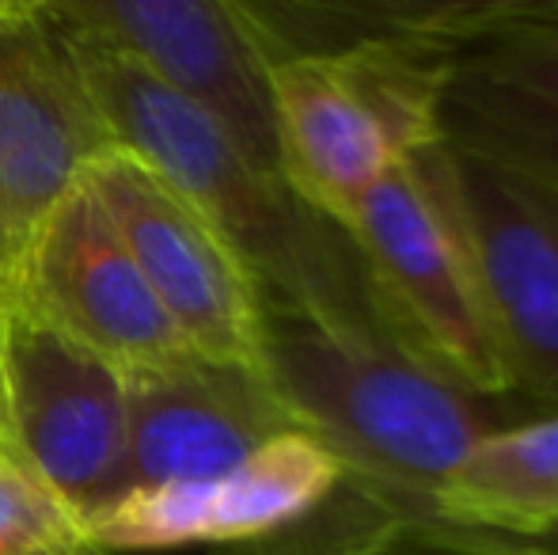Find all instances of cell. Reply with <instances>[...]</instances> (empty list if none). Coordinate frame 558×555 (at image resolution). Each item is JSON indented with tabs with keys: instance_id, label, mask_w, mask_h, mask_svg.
<instances>
[{
	"instance_id": "1",
	"label": "cell",
	"mask_w": 558,
	"mask_h": 555,
	"mask_svg": "<svg viewBox=\"0 0 558 555\" xmlns=\"http://www.w3.org/2000/svg\"><path fill=\"white\" fill-rule=\"evenodd\" d=\"M266 381L296 430L342 468L335 495L274 541L221 555H471L483 533L437 510L448 475L494 430L544 411L478 396L399 347L266 316Z\"/></svg>"
},
{
	"instance_id": "2",
	"label": "cell",
	"mask_w": 558,
	"mask_h": 555,
	"mask_svg": "<svg viewBox=\"0 0 558 555\" xmlns=\"http://www.w3.org/2000/svg\"><path fill=\"white\" fill-rule=\"evenodd\" d=\"M65 38L111 137L221 232L266 316L301 319L335 339L399 347L350 232L304 206L286 183L251 168L206 114L156 81L133 53L73 31Z\"/></svg>"
},
{
	"instance_id": "3",
	"label": "cell",
	"mask_w": 558,
	"mask_h": 555,
	"mask_svg": "<svg viewBox=\"0 0 558 555\" xmlns=\"http://www.w3.org/2000/svg\"><path fill=\"white\" fill-rule=\"evenodd\" d=\"M468 4L445 0L422 27L270 69L281 179L304 206L350 229L396 164L441 141L437 96Z\"/></svg>"
},
{
	"instance_id": "4",
	"label": "cell",
	"mask_w": 558,
	"mask_h": 555,
	"mask_svg": "<svg viewBox=\"0 0 558 555\" xmlns=\"http://www.w3.org/2000/svg\"><path fill=\"white\" fill-rule=\"evenodd\" d=\"M468 255L513 396L558 415V186L434 141L411 156Z\"/></svg>"
},
{
	"instance_id": "5",
	"label": "cell",
	"mask_w": 558,
	"mask_h": 555,
	"mask_svg": "<svg viewBox=\"0 0 558 555\" xmlns=\"http://www.w3.org/2000/svg\"><path fill=\"white\" fill-rule=\"evenodd\" d=\"M0 388L12 457L84 529L133 491L122 370L0 286Z\"/></svg>"
},
{
	"instance_id": "6",
	"label": "cell",
	"mask_w": 558,
	"mask_h": 555,
	"mask_svg": "<svg viewBox=\"0 0 558 555\" xmlns=\"http://www.w3.org/2000/svg\"><path fill=\"white\" fill-rule=\"evenodd\" d=\"M345 232L407 354L468 393L513 396L468 255L422 191L411 160L396 164L365 194Z\"/></svg>"
},
{
	"instance_id": "7",
	"label": "cell",
	"mask_w": 558,
	"mask_h": 555,
	"mask_svg": "<svg viewBox=\"0 0 558 555\" xmlns=\"http://www.w3.org/2000/svg\"><path fill=\"white\" fill-rule=\"evenodd\" d=\"M81 179L186 347L206 362L243 365L266 377L263 301L221 232L122 145L96 156Z\"/></svg>"
},
{
	"instance_id": "8",
	"label": "cell",
	"mask_w": 558,
	"mask_h": 555,
	"mask_svg": "<svg viewBox=\"0 0 558 555\" xmlns=\"http://www.w3.org/2000/svg\"><path fill=\"white\" fill-rule=\"evenodd\" d=\"M81 38L125 50L202 111L263 176L281 179L270 53L243 0H46Z\"/></svg>"
},
{
	"instance_id": "9",
	"label": "cell",
	"mask_w": 558,
	"mask_h": 555,
	"mask_svg": "<svg viewBox=\"0 0 558 555\" xmlns=\"http://www.w3.org/2000/svg\"><path fill=\"white\" fill-rule=\"evenodd\" d=\"M0 286L122 373L194 354L81 176L15 248Z\"/></svg>"
},
{
	"instance_id": "10",
	"label": "cell",
	"mask_w": 558,
	"mask_h": 555,
	"mask_svg": "<svg viewBox=\"0 0 558 555\" xmlns=\"http://www.w3.org/2000/svg\"><path fill=\"white\" fill-rule=\"evenodd\" d=\"M437 134L558 186V0H471L448 46Z\"/></svg>"
},
{
	"instance_id": "11",
	"label": "cell",
	"mask_w": 558,
	"mask_h": 555,
	"mask_svg": "<svg viewBox=\"0 0 558 555\" xmlns=\"http://www.w3.org/2000/svg\"><path fill=\"white\" fill-rule=\"evenodd\" d=\"M118 141L46 0H0V225L15 248Z\"/></svg>"
},
{
	"instance_id": "12",
	"label": "cell",
	"mask_w": 558,
	"mask_h": 555,
	"mask_svg": "<svg viewBox=\"0 0 558 555\" xmlns=\"http://www.w3.org/2000/svg\"><path fill=\"white\" fill-rule=\"evenodd\" d=\"M342 468L304 430L266 442L240 468L206 483L133 487L88 526L104 552H153L209 544L251 548L308 521L335 495Z\"/></svg>"
},
{
	"instance_id": "13",
	"label": "cell",
	"mask_w": 558,
	"mask_h": 555,
	"mask_svg": "<svg viewBox=\"0 0 558 555\" xmlns=\"http://www.w3.org/2000/svg\"><path fill=\"white\" fill-rule=\"evenodd\" d=\"M133 487L206 483L240 468L293 419L263 373L183 354L122 373Z\"/></svg>"
},
{
	"instance_id": "14",
	"label": "cell",
	"mask_w": 558,
	"mask_h": 555,
	"mask_svg": "<svg viewBox=\"0 0 558 555\" xmlns=\"http://www.w3.org/2000/svg\"><path fill=\"white\" fill-rule=\"evenodd\" d=\"M437 510L452 529L536 541L558 529V415L494 430L448 475Z\"/></svg>"
},
{
	"instance_id": "15",
	"label": "cell",
	"mask_w": 558,
	"mask_h": 555,
	"mask_svg": "<svg viewBox=\"0 0 558 555\" xmlns=\"http://www.w3.org/2000/svg\"><path fill=\"white\" fill-rule=\"evenodd\" d=\"M0 555H111L12 457L0 453Z\"/></svg>"
},
{
	"instance_id": "16",
	"label": "cell",
	"mask_w": 558,
	"mask_h": 555,
	"mask_svg": "<svg viewBox=\"0 0 558 555\" xmlns=\"http://www.w3.org/2000/svg\"><path fill=\"white\" fill-rule=\"evenodd\" d=\"M471 555H539V552H532V548H524V544H517V541H501V536H478L475 541V552Z\"/></svg>"
},
{
	"instance_id": "17",
	"label": "cell",
	"mask_w": 558,
	"mask_h": 555,
	"mask_svg": "<svg viewBox=\"0 0 558 555\" xmlns=\"http://www.w3.org/2000/svg\"><path fill=\"white\" fill-rule=\"evenodd\" d=\"M517 544H524V548H532L539 555H558V529H555V533H547V536H536V541H517Z\"/></svg>"
},
{
	"instance_id": "18",
	"label": "cell",
	"mask_w": 558,
	"mask_h": 555,
	"mask_svg": "<svg viewBox=\"0 0 558 555\" xmlns=\"http://www.w3.org/2000/svg\"><path fill=\"white\" fill-rule=\"evenodd\" d=\"M8 263H12V240H8L4 225H0V275L8 270Z\"/></svg>"
},
{
	"instance_id": "19",
	"label": "cell",
	"mask_w": 558,
	"mask_h": 555,
	"mask_svg": "<svg viewBox=\"0 0 558 555\" xmlns=\"http://www.w3.org/2000/svg\"><path fill=\"white\" fill-rule=\"evenodd\" d=\"M0 453H12L8 449V430H4V388H0Z\"/></svg>"
}]
</instances>
